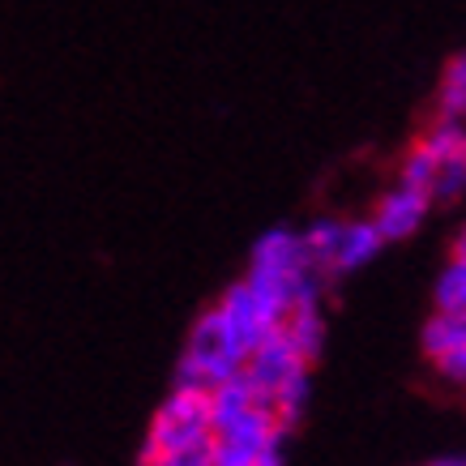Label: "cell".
Listing matches in <instances>:
<instances>
[{
    "instance_id": "obj_1",
    "label": "cell",
    "mask_w": 466,
    "mask_h": 466,
    "mask_svg": "<svg viewBox=\"0 0 466 466\" xmlns=\"http://www.w3.org/2000/svg\"><path fill=\"white\" fill-rule=\"evenodd\" d=\"M248 351L240 347V339L227 329V321L218 317V309H206L193 325V334L184 342V355L176 364V385L171 390H214L218 381L244 372Z\"/></svg>"
},
{
    "instance_id": "obj_2",
    "label": "cell",
    "mask_w": 466,
    "mask_h": 466,
    "mask_svg": "<svg viewBox=\"0 0 466 466\" xmlns=\"http://www.w3.org/2000/svg\"><path fill=\"white\" fill-rule=\"evenodd\" d=\"M206 441H214L210 394H206V390H171V398L158 407L155 420H150L142 458L188 450V445H206Z\"/></svg>"
},
{
    "instance_id": "obj_3",
    "label": "cell",
    "mask_w": 466,
    "mask_h": 466,
    "mask_svg": "<svg viewBox=\"0 0 466 466\" xmlns=\"http://www.w3.org/2000/svg\"><path fill=\"white\" fill-rule=\"evenodd\" d=\"M218 317L227 321V329L240 339L244 351H253L257 342H266L274 329H283V304L279 299H269L266 291H257L248 279H236V283L227 287L223 296H218Z\"/></svg>"
},
{
    "instance_id": "obj_4",
    "label": "cell",
    "mask_w": 466,
    "mask_h": 466,
    "mask_svg": "<svg viewBox=\"0 0 466 466\" xmlns=\"http://www.w3.org/2000/svg\"><path fill=\"white\" fill-rule=\"evenodd\" d=\"M304 372H309V360L291 347V339H287L283 329H274L266 342H257L253 351H248V360H244V377L253 381L261 402H269L274 390H283L287 381H296Z\"/></svg>"
},
{
    "instance_id": "obj_5",
    "label": "cell",
    "mask_w": 466,
    "mask_h": 466,
    "mask_svg": "<svg viewBox=\"0 0 466 466\" xmlns=\"http://www.w3.org/2000/svg\"><path fill=\"white\" fill-rule=\"evenodd\" d=\"M428 210H432V198H428L424 188L398 180L394 188H385L381 193V201H377V210H372L368 223L377 227V236H381L385 244H398V240H407V236H415V231L424 227Z\"/></svg>"
},
{
    "instance_id": "obj_6",
    "label": "cell",
    "mask_w": 466,
    "mask_h": 466,
    "mask_svg": "<svg viewBox=\"0 0 466 466\" xmlns=\"http://www.w3.org/2000/svg\"><path fill=\"white\" fill-rule=\"evenodd\" d=\"M214 441H218V445H240V450H266L274 441H287V432L279 428L274 410H269L266 402H257V407L244 410L240 420H231L227 428H218Z\"/></svg>"
},
{
    "instance_id": "obj_7",
    "label": "cell",
    "mask_w": 466,
    "mask_h": 466,
    "mask_svg": "<svg viewBox=\"0 0 466 466\" xmlns=\"http://www.w3.org/2000/svg\"><path fill=\"white\" fill-rule=\"evenodd\" d=\"M381 236H377V227L368 223V218H347L342 223V240L339 248H334V261H329V269L325 274H351V269L368 266L372 257L381 253Z\"/></svg>"
},
{
    "instance_id": "obj_8",
    "label": "cell",
    "mask_w": 466,
    "mask_h": 466,
    "mask_svg": "<svg viewBox=\"0 0 466 466\" xmlns=\"http://www.w3.org/2000/svg\"><path fill=\"white\" fill-rule=\"evenodd\" d=\"M206 394H210V420H214V432H218V428H227L231 420H240L244 410L261 402V394L253 390V381H248L244 372H236V377L218 381L214 390H206Z\"/></svg>"
},
{
    "instance_id": "obj_9",
    "label": "cell",
    "mask_w": 466,
    "mask_h": 466,
    "mask_svg": "<svg viewBox=\"0 0 466 466\" xmlns=\"http://www.w3.org/2000/svg\"><path fill=\"white\" fill-rule=\"evenodd\" d=\"M283 334L291 339L304 360H317L321 355V342H325V317H321V304H296V309H287L283 317Z\"/></svg>"
},
{
    "instance_id": "obj_10",
    "label": "cell",
    "mask_w": 466,
    "mask_h": 466,
    "mask_svg": "<svg viewBox=\"0 0 466 466\" xmlns=\"http://www.w3.org/2000/svg\"><path fill=\"white\" fill-rule=\"evenodd\" d=\"M342 223L347 218H334V214H321V218H312L304 231H299V244H304V257H309L312 269H329V261H334V248H339L342 240Z\"/></svg>"
},
{
    "instance_id": "obj_11",
    "label": "cell",
    "mask_w": 466,
    "mask_h": 466,
    "mask_svg": "<svg viewBox=\"0 0 466 466\" xmlns=\"http://www.w3.org/2000/svg\"><path fill=\"white\" fill-rule=\"evenodd\" d=\"M453 347H466V312H437L424 321V355L437 360V355L453 351Z\"/></svg>"
},
{
    "instance_id": "obj_12",
    "label": "cell",
    "mask_w": 466,
    "mask_h": 466,
    "mask_svg": "<svg viewBox=\"0 0 466 466\" xmlns=\"http://www.w3.org/2000/svg\"><path fill=\"white\" fill-rule=\"evenodd\" d=\"M437 120H462L466 125V69L458 65V56L445 65L441 73V86H437Z\"/></svg>"
},
{
    "instance_id": "obj_13",
    "label": "cell",
    "mask_w": 466,
    "mask_h": 466,
    "mask_svg": "<svg viewBox=\"0 0 466 466\" xmlns=\"http://www.w3.org/2000/svg\"><path fill=\"white\" fill-rule=\"evenodd\" d=\"M432 304L437 312H466V261L450 257L445 269L437 274V287H432Z\"/></svg>"
},
{
    "instance_id": "obj_14",
    "label": "cell",
    "mask_w": 466,
    "mask_h": 466,
    "mask_svg": "<svg viewBox=\"0 0 466 466\" xmlns=\"http://www.w3.org/2000/svg\"><path fill=\"white\" fill-rule=\"evenodd\" d=\"M142 466H214V441H206V445H188V450L155 453V458H142Z\"/></svg>"
},
{
    "instance_id": "obj_15",
    "label": "cell",
    "mask_w": 466,
    "mask_h": 466,
    "mask_svg": "<svg viewBox=\"0 0 466 466\" xmlns=\"http://www.w3.org/2000/svg\"><path fill=\"white\" fill-rule=\"evenodd\" d=\"M432 364H437V372H441V377H445L450 385H462V390H466V347H453V351L437 355Z\"/></svg>"
},
{
    "instance_id": "obj_16",
    "label": "cell",
    "mask_w": 466,
    "mask_h": 466,
    "mask_svg": "<svg viewBox=\"0 0 466 466\" xmlns=\"http://www.w3.org/2000/svg\"><path fill=\"white\" fill-rule=\"evenodd\" d=\"M450 257H458V261H466V223L458 227V236H453V253Z\"/></svg>"
},
{
    "instance_id": "obj_17",
    "label": "cell",
    "mask_w": 466,
    "mask_h": 466,
    "mask_svg": "<svg viewBox=\"0 0 466 466\" xmlns=\"http://www.w3.org/2000/svg\"><path fill=\"white\" fill-rule=\"evenodd\" d=\"M428 466H466V458H437V462H428Z\"/></svg>"
},
{
    "instance_id": "obj_18",
    "label": "cell",
    "mask_w": 466,
    "mask_h": 466,
    "mask_svg": "<svg viewBox=\"0 0 466 466\" xmlns=\"http://www.w3.org/2000/svg\"><path fill=\"white\" fill-rule=\"evenodd\" d=\"M458 65H462V69H466V52H462V56H458Z\"/></svg>"
}]
</instances>
